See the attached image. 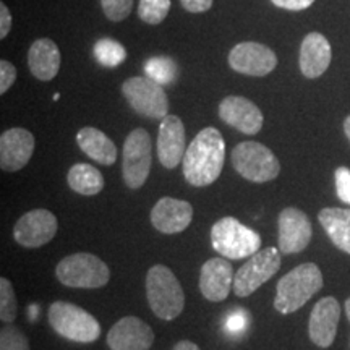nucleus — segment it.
Instances as JSON below:
<instances>
[{"mask_svg": "<svg viewBox=\"0 0 350 350\" xmlns=\"http://www.w3.org/2000/svg\"><path fill=\"white\" fill-rule=\"evenodd\" d=\"M68 187L78 195L94 196L103 191L104 177L94 165L91 164H75L72 165L67 175Z\"/></svg>", "mask_w": 350, "mask_h": 350, "instance_id": "393cba45", "label": "nucleus"}, {"mask_svg": "<svg viewBox=\"0 0 350 350\" xmlns=\"http://www.w3.org/2000/svg\"><path fill=\"white\" fill-rule=\"evenodd\" d=\"M57 229L59 222L54 214L47 209H33L16 221L13 227V237L21 247L39 248L55 237Z\"/></svg>", "mask_w": 350, "mask_h": 350, "instance_id": "9b49d317", "label": "nucleus"}, {"mask_svg": "<svg viewBox=\"0 0 350 350\" xmlns=\"http://www.w3.org/2000/svg\"><path fill=\"white\" fill-rule=\"evenodd\" d=\"M323 287L321 269L314 262H304L282 275L275 287L274 308L282 314L295 313Z\"/></svg>", "mask_w": 350, "mask_h": 350, "instance_id": "f03ea898", "label": "nucleus"}, {"mask_svg": "<svg viewBox=\"0 0 350 350\" xmlns=\"http://www.w3.org/2000/svg\"><path fill=\"white\" fill-rule=\"evenodd\" d=\"M0 350H29L28 338L12 323H5L0 331Z\"/></svg>", "mask_w": 350, "mask_h": 350, "instance_id": "c756f323", "label": "nucleus"}, {"mask_svg": "<svg viewBox=\"0 0 350 350\" xmlns=\"http://www.w3.org/2000/svg\"><path fill=\"white\" fill-rule=\"evenodd\" d=\"M275 7L284 8L288 12H301L305 8L312 7L314 0H271Z\"/></svg>", "mask_w": 350, "mask_h": 350, "instance_id": "72a5a7b5", "label": "nucleus"}, {"mask_svg": "<svg viewBox=\"0 0 350 350\" xmlns=\"http://www.w3.org/2000/svg\"><path fill=\"white\" fill-rule=\"evenodd\" d=\"M77 143L88 157L98 164L112 165L117 161V146L104 131L94 126H85L77 133Z\"/></svg>", "mask_w": 350, "mask_h": 350, "instance_id": "5701e85b", "label": "nucleus"}, {"mask_svg": "<svg viewBox=\"0 0 350 350\" xmlns=\"http://www.w3.org/2000/svg\"><path fill=\"white\" fill-rule=\"evenodd\" d=\"M345 314H347L349 321H350V297L347 300H345Z\"/></svg>", "mask_w": 350, "mask_h": 350, "instance_id": "ea45409f", "label": "nucleus"}, {"mask_svg": "<svg viewBox=\"0 0 350 350\" xmlns=\"http://www.w3.org/2000/svg\"><path fill=\"white\" fill-rule=\"evenodd\" d=\"M154 342V332L146 321L125 317L111 327L107 345L111 350H148Z\"/></svg>", "mask_w": 350, "mask_h": 350, "instance_id": "dca6fc26", "label": "nucleus"}, {"mask_svg": "<svg viewBox=\"0 0 350 350\" xmlns=\"http://www.w3.org/2000/svg\"><path fill=\"white\" fill-rule=\"evenodd\" d=\"M47 318L52 329L72 342L90 344L98 340L100 336L98 319L70 301H54L49 306Z\"/></svg>", "mask_w": 350, "mask_h": 350, "instance_id": "39448f33", "label": "nucleus"}, {"mask_svg": "<svg viewBox=\"0 0 350 350\" xmlns=\"http://www.w3.org/2000/svg\"><path fill=\"white\" fill-rule=\"evenodd\" d=\"M104 15L111 21H122L131 13L133 0H100Z\"/></svg>", "mask_w": 350, "mask_h": 350, "instance_id": "7c9ffc66", "label": "nucleus"}, {"mask_svg": "<svg viewBox=\"0 0 350 350\" xmlns=\"http://www.w3.org/2000/svg\"><path fill=\"white\" fill-rule=\"evenodd\" d=\"M34 151V137L26 129H10L0 137V167L16 172L29 163Z\"/></svg>", "mask_w": 350, "mask_h": 350, "instance_id": "a211bd4d", "label": "nucleus"}, {"mask_svg": "<svg viewBox=\"0 0 350 350\" xmlns=\"http://www.w3.org/2000/svg\"><path fill=\"white\" fill-rule=\"evenodd\" d=\"M332 59L331 44L321 33L306 34L300 46V72L306 78H318L326 72Z\"/></svg>", "mask_w": 350, "mask_h": 350, "instance_id": "412c9836", "label": "nucleus"}, {"mask_svg": "<svg viewBox=\"0 0 350 350\" xmlns=\"http://www.w3.org/2000/svg\"><path fill=\"white\" fill-rule=\"evenodd\" d=\"M226 143L221 131L206 126L188 144L183 156V177L193 187H208L219 178L224 167Z\"/></svg>", "mask_w": 350, "mask_h": 350, "instance_id": "f257e3e1", "label": "nucleus"}, {"mask_svg": "<svg viewBox=\"0 0 350 350\" xmlns=\"http://www.w3.org/2000/svg\"><path fill=\"white\" fill-rule=\"evenodd\" d=\"M174 350H201V349L195 342H191V340H178V342L175 344Z\"/></svg>", "mask_w": 350, "mask_h": 350, "instance_id": "4c0bfd02", "label": "nucleus"}, {"mask_svg": "<svg viewBox=\"0 0 350 350\" xmlns=\"http://www.w3.org/2000/svg\"><path fill=\"white\" fill-rule=\"evenodd\" d=\"M243 326H245V318L242 313L232 314V317H229V319H227V329L232 332L242 331Z\"/></svg>", "mask_w": 350, "mask_h": 350, "instance_id": "e433bc0d", "label": "nucleus"}, {"mask_svg": "<svg viewBox=\"0 0 350 350\" xmlns=\"http://www.w3.org/2000/svg\"><path fill=\"white\" fill-rule=\"evenodd\" d=\"M94 57L103 67L112 68L126 59V49L116 39L103 38L94 44Z\"/></svg>", "mask_w": 350, "mask_h": 350, "instance_id": "a878e982", "label": "nucleus"}, {"mask_svg": "<svg viewBox=\"0 0 350 350\" xmlns=\"http://www.w3.org/2000/svg\"><path fill=\"white\" fill-rule=\"evenodd\" d=\"M279 269H281V253H279L278 248L268 247L265 250L255 253L235 273V295L240 297V299L252 295L262 284L268 282Z\"/></svg>", "mask_w": 350, "mask_h": 350, "instance_id": "9d476101", "label": "nucleus"}, {"mask_svg": "<svg viewBox=\"0 0 350 350\" xmlns=\"http://www.w3.org/2000/svg\"><path fill=\"white\" fill-rule=\"evenodd\" d=\"M185 142V126L180 117H164L157 133V157L165 169H175L182 163L187 152Z\"/></svg>", "mask_w": 350, "mask_h": 350, "instance_id": "f3484780", "label": "nucleus"}, {"mask_svg": "<svg viewBox=\"0 0 350 350\" xmlns=\"http://www.w3.org/2000/svg\"><path fill=\"white\" fill-rule=\"evenodd\" d=\"M213 248L227 260L250 258L261 248V237L256 230L250 229L239 219L222 217L211 227Z\"/></svg>", "mask_w": 350, "mask_h": 350, "instance_id": "20e7f679", "label": "nucleus"}, {"mask_svg": "<svg viewBox=\"0 0 350 350\" xmlns=\"http://www.w3.org/2000/svg\"><path fill=\"white\" fill-rule=\"evenodd\" d=\"M344 131H345V137L349 138V143H350V116L344 120Z\"/></svg>", "mask_w": 350, "mask_h": 350, "instance_id": "58836bf2", "label": "nucleus"}, {"mask_svg": "<svg viewBox=\"0 0 350 350\" xmlns=\"http://www.w3.org/2000/svg\"><path fill=\"white\" fill-rule=\"evenodd\" d=\"M193 208L188 201L164 196L154 204L151 211V224L163 234H180L191 224Z\"/></svg>", "mask_w": 350, "mask_h": 350, "instance_id": "aec40b11", "label": "nucleus"}, {"mask_svg": "<svg viewBox=\"0 0 350 350\" xmlns=\"http://www.w3.org/2000/svg\"><path fill=\"white\" fill-rule=\"evenodd\" d=\"M170 10V0H139L138 16L148 25L163 23Z\"/></svg>", "mask_w": 350, "mask_h": 350, "instance_id": "cd10ccee", "label": "nucleus"}, {"mask_svg": "<svg viewBox=\"0 0 350 350\" xmlns=\"http://www.w3.org/2000/svg\"><path fill=\"white\" fill-rule=\"evenodd\" d=\"M146 297L152 313L164 321L178 318L185 308V294L172 269L154 265L146 274Z\"/></svg>", "mask_w": 350, "mask_h": 350, "instance_id": "7ed1b4c3", "label": "nucleus"}, {"mask_svg": "<svg viewBox=\"0 0 350 350\" xmlns=\"http://www.w3.org/2000/svg\"><path fill=\"white\" fill-rule=\"evenodd\" d=\"M232 165L245 180L266 183L281 172V164L273 151L258 142H242L232 150Z\"/></svg>", "mask_w": 350, "mask_h": 350, "instance_id": "0eeeda50", "label": "nucleus"}, {"mask_svg": "<svg viewBox=\"0 0 350 350\" xmlns=\"http://www.w3.org/2000/svg\"><path fill=\"white\" fill-rule=\"evenodd\" d=\"M122 94L139 116L163 120L169 116V99L163 86L148 77L129 78L122 85Z\"/></svg>", "mask_w": 350, "mask_h": 350, "instance_id": "1a4fd4ad", "label": "nucleus"}, {"mask_svg": "<svg viewBox=\"0 0 350 350\" xmlns=\"http://www.w3.org/2000/svg\"><path fill=\"white\" fill-rule=\"evenodd\" d=\"M234 268L227 258H211L201 266L200 291L209 301H222L234 288Z\"/></svg>", "mask_w": 350, "mask_h": 350, "instance_id": "6ab92c4d", "label": "nucleus"}, {"mask_svg": "<svg viewBox=\"0 0 350 350\" xmlns=\"http://www.w3.org/2000/svg\"><path fill=\"white\" fill-rule=\"evenodd\" d=\"M144 72H146L148 78L164 86L175 80V77H177V65H175L170 57H152L144 65Z\"/></svg>", "mask_w": 350, "mask_h": 350, "instance_id": "bb28decb", "label": "nucleus"}, {"mask_svg": "<svg viewBox=\"0 0 350 350\" xmlns=\"http://www.w3.org/2000/svg\"><path fill=\"white\" fill-rule=\"evenodd\" d=\"M18 314V301L12 282L7 278L0 279V319L2 323H13Z\"/></svg>", "mask_w": 350, "mask_h": 350, "instance_id": "c85d7f7f", "label": "nucleus"}, {"mask_svg": "<svg viewBox=\"0 0 350 350\" xmlns=\"http://www.w3.org/2000/svg\"><path fill=\"white\" fill-rule=\"evenodd\" d=\"M55 275L67 287L100 288L107 286L111 269L100 258L91 253H75L59 261Z\"/></svg>", "mask_w": 350, "mask_h": 350, "instance_id": "423d86ee", "label": "nucleus"}, {"mask_svg": "<svg viewBox=\"0 0 350 350\" xmlns=\"http://www.w3.org/2000/svg\"><path fill=\"white\" fill-rule=\"evenodd\" d=\"M151 172V138L144 129L131 130L124 143L122 175L125 185L138 190L146 183Z\"/></svg>", "mask_w": 350, "mask_h": 350, "instance_id": "6e6552de", "label": "nucleus"}, {"mask_svg": "<svg viewBox=\"0 0 350 350\" xmlns=\"http://www.w3.org/2000/svg\"><path fill=\"white\" fill-rule=\"evenodd\" d=\"M219 117L243 135H256L262 129V112L255 103L242 96H227L219 104Z\"/></svg>", "mask_w": 350, "mask_h": 350, "instance_id": "4468645a", "label": "nucleus"}, {"mask_svg": "<svg viewBox=\"0 0 350 350\" xmlns=\"http://www.w3.org/2000/svg\"><path fill=\"white\" fill-rule=\"evenodd\" d=\"M180 3L190 13H204L213 7V0H180Z\"/></svg>", "mask_w": 350, "mask_h": 350, "instance_id": "f704fd0d", "label": "nucleus"}, {"mask_svg": "<svg viewBox=\"0 0 350 350\" xmlns=\"http://www.w3.org/2000/svg\"><path fill=\"white\" fill-rule=\"evenodd\" d=\"M229 65L232 70L247 77H266L278 65L274 51L260 42H240L232 47L229 54Z\"/></svg>", "mask_w": 350, "mask_h": 350, "instance_id": "ddd939ff", "label": "nucleus"}, {"mask_svg": "<svg viewBox=\"0 0 350 350\" xmlns=\"http://www.w3.org/2000/svg\"><path fill=\"white\" fill-rule=\"evenodd\" d=\"M12 29V13L3 2H0V39L7 38Z\"/></svg>", "mask_w": 350, "mask_h": 350, "instance_id": "c9c22d12", "label": "nucleus"}, {"mask_svg": "<svg viewBox=\"0 0 350 350\" xmlns=\"http://www.w3.org/2000/svg\"><path fill=\"white\" fill-rule=\"evenodd\" d=\"M318 219L331 242L350 255V208H325Z\"/></svg>", "mask_w": 350, "mask_h": 350, "instance_id": "b1692460", "label": "nucleus"}, {"mask_svg": "<svg viewBox=\"0 0 350 350\" xmlns=\"http://www.w3.org/2000/svg\"><path fill=\"white\" fill-rule=\"evenodd\" d=\"M16 80V68L15 65L2 60L0 62V94H5L10 90L13 83Z\"/></svg>", "mask_w": 350, "mask_h": 350, "instance_id": "473e14b6", "label": "nucleus"}, {"mask_svg": "<svg viewBox=\"0 0 350 350\" xmlns=\"http://www.w3.org/2000/svg\"><path fill=\"white\" fill-rule=\"evenodd\" d=\"M336 180V191H338V198L342 203L350 206V169L349 167H338L334 172Z\"/></svg>", "mask_w": 350, "mask_h": 350, "instance_id": "2f4dec72", "label": "nucleus"}, {"mask_svg": "<svg viewBox=\"0 0 350 350\" xmlns=\"http://www.w3.org/2000/svg\"><path fill=\"white\" fill-rule=\"evenodd\" d=\"M340 305L334 297H325L313 306L308 319V336L314 345L321 349L331 347L338 334Z\"/></svg>", "mask_w": 350, "mask_h": 350, "instance_id": "2eb2a0df", "label": "nucleus"}, {"mask_svg": "<svg viewBox=\"0 0 350 350\" xmlns=\"http://www.w3.org/2000/svg\"><path fill=\"white\" fill-rule=\"evenodd\" d=\"M29 72L41 81L54 80L60 70L59 46L49 38H41L28 51Z\"/></svg>", "mask_w": 350, "mask_h": 350, "instance_id": "4be33fe9", "label": "nucleus"}, {"mask_svg": "<svg viewBox=\"0 0 350 350\" xmlns=\"http://www.w3.org/2000/svg\"><path fill=\"white\" fill-rule=\"evenodd\" d=\"M278 243L282 255L304 252L312 242L313 227L308 216L297 208L282 209L278 219Z\"/></svg>", "mask_w": 350, "mask_h": 350, "instance_id": "f8f14e48", "label": "nucleus"}]
</instances>
